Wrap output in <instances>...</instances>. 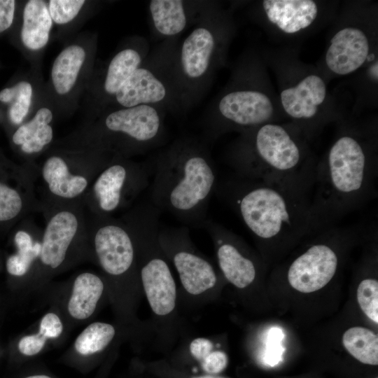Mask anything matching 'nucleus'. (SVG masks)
Segmentation results:
<instances>
[{
    "label": "nucleus",
    "instance_id": "1",
    "mask_svg": "<svg viewBox=\"0 0 378 378\" xmlns=\"http://www.w3.org/2000/svg\"><path fill=\"white\" fill-rule=\"evenodd\" d=\"M150 203L188 227H203L218 174L202 139H177L153 162Z\"/></svg>",
    "mask_w": 378,
    "mask_h": 378
},
{
    "label": "nucleus",
    "instance_id": "2",
    "mask_svg": "<svg viewBox=\"0 0 378 378\" xmlns=\"http://www.w3.org/2000/svg\"><path fill=\"white\" fill-rule=\"evenodd\" d=\"M215 193L259 239L272 240L322 229L309 192L235 175L218 182Z\"/></svg>",
    "mask_w": 378,
    "mask_h": 378
},
{
    "label": "nucleus",
    "instance_id": "3",
    "mask_svg": "<svg viewBox=\"0 0 378 378\" xmlns=\"http://www.w3.org/2000/svg\"><path fill=\"white\" fill-rule=\"evenodd\" d=\"M165 113L149 105L108 108L97 120L55 145L131 158L161 144L166 134Z\"/></svg>",
    "mask_w": 378,
    "mask_h": 378
},
{
    "label": "nucleus",
    "instance_id": "4",
    "mask_svg": "<svg viewBox=\"0 0 378 378\" xmlns=\"http://www.w3.org/2000/svg\"><path fill=\"white\" fill-rule=\"evenodd\" d=\"M376 171L368 163L363 147L344 136L330 148L326 163L316 171L314 212L322 228L331 227L337 217L358 206L369 196Z\"/></svg>",
    "mask_w": 378,
    "mask_h": 378
},
{
    "label": "nucleus",
    "instance_id": "5",
    "mask_svg": "<svg viewBox=\"0 0 378 378\" xmlns=\"http://www.w3.org/2000/svg\"><path fill=\"white\" fill-rule=\"evenodd\" d=\"M245 137L231 160L236 176L310 190L316 172L303 167L299 147L283 127L265 124Z\"/></svg>",
    "mask_w": 378,
    "mask_h": 378
},
{
    "label": "nucleus",
    "instance_id": "6",
    "mask_svg": "<svg viewBox=\"0 0 378 378\" xmlns=\"http://www.w3.org/2000/svg\"><path fill=\"white\" fill-rule=\"evenodd\" d=\"M224 34L214 8L179 42L174 59V80L182 113L205 95L221 57Z\"/></svg>",
    "mask_w": 378,
    "mask_h": 378
},
{
    "label": "nucleus",
    "instance_id": "7",
    "mask_svg": "<svg viewBox=\"0 0 378 378\" xmlns=\"http://www.w3.org/2000/svg\"><path fill=\"white\" fill-rule=\"evenodd\" d=\"M178 43V37L166 38L150 51L106 108L149 105L182 113L173 74Z\"/></svg>",
    "mask_w": 378,
    "mask_h": 378
},
{
    "label": "nucleus",
    "instance_id": "8",
    "mask_svg": "<svg viewBox=\"0 0 378 378\" xmlns=\"http://www.w3.org/2000/svg\"><path fill=\"white\" fill-rule=\"evenodd\" d=\"M36 163L41 202L55 204L82 200L92 182L111 157L95 152L55 146Z\"/></svg>",
    "mask_w": 378,
    "mask_h": 378
},
{
    "label": "nucleus",
    "instance_id": "9",
    "mask_svg": "<svg viewBox=\"0 0 378 378\" xmlns=\"http://www.w3.org/2000/svg\"><path fill=\"white\" fill-rule=\"evenodd\" d=\"M148 166L112 156L92 182L82 201L86 211L113 216L130 207L148 186Z\"/></svg>",
    "mask_w": 378,
    "mask_h": 378
},
{
    "label": "nucleus",
    "instance_id": "10",
    "mask_svg": "<svg viewBox=\"0 0 378 378\" xmlns=\"http://www.w3.org/2000/svg\"><path fill=\"white\" fill-rule=\"evenodd\" d=\"M41 203L44 227L38 260L43 268L54 271L65 264L73 248L88 241L85 209L82 200Z\"/></svg>",
    "mask_w": 378,
    "mask_h": 378
},
{
    "label": "nucleus",
    "instance_id": "11",
    "mask_svg": "<svg viewBox=\"0 0 378 378\" xmlns=\"http://www.w3.org/2000/svg\"><path fill=\"white\" fill-rule=\"evenodd\" d=\"M273 114L270 98L258 90L235 88L220 97L203 120L204 138L214 139L225 124L229 127L252 128L265 123Z\"/></svg>",
    "mask_w": 378,
    "mask_h": 378
},
{
    "label": "nucleus",
    "instance_id": "12",
    "mask_svg": "<svg viewBox=\"0 0 378 378\" xmlns=\"http://www.w3.org/2000/svg\"><path fill=\"white\" fill-rule=\"evenodd\" d=\"M85 214L88 241L100 267L113 276L128 272L134 264L136 252L124 222L113 216L97 215L86 210Z\"/></svg>",
    "mask_w": 378,
    "mask_h": 378
},
{
    "label": "nucleus",
    "instance_id": "13",
    "mask_svg": "<svg viewBox=\"0 0 378 378\" xmlns=\"http://www.w3.org/2000/svg\"><path fill=\"white\" fill-rule=\"evenodd\" d=\"M159 241L161 246L170 249L181 282L189 293L200 295L216 285L217 276L213 266L189 248L188 227L160 226Z\"/></svg>",
    "mask_w": 378,
    "mask_h": 378
},
{
    "label": "nucleus",
    "instance_id": "14",
    "mask_svg": "<svg viewBox=\"0 0 378 378\" xmlns=\"http://www.w3.org/2000/svg\"><path fill=\"white\" fill-rule=\"evenodd\" d=\"M148 41L141 36L130 38L110 59L96 88L99 106L98 114L110 104L119 90L150 52Z\"/></svg>",
    "mask_w": 378,
    "mask_h": 378
},
{
    "label": "nucleus",
    "instance_id": "15",
    "mask_svg": "<svg viewBox=\"0 0 378 378\" xmlns=\"http://www.w3.org/2000/svg\"><path fill=\"white\" fill-rule=\"evenodd\" d=\"M214 8V3L207 1H150L148 13L152 30L163 40L178 37L183 31L200 22Z\"/></svg>",
    "mask_w": 378,
    "mask_h": 378
},
{
    "label": "nucleus",
    "instance_id": "16",
    "mask_svg": "<svg viewBox=\"0 0 378 378\" xmlns=\"http://www.w3.org/2000/svg\"><path fill=\"white\" fill-rule=\"evenodd\" d=\"M337 264V255L330 246L314 244L291 263L288 271V282L302 293L318 290L332 279Z\"/></svg>",
    "mask_w": 378,
    "mask_h": 378
},
{
    "label": "nucleus",
    "instance_id": "17",
    "mask_svg": "<svg viewBox=\"0 0 378 378\" xmlns=\"http://www.w3.org/2000/svg\"><path fill=\"white\" fill-rule=\"evenodd\" d=\"M203 228L215 241L218 265L226 279L239 288L249 286L255 278L256 268L236 245L234 235L222 225L208 219Z\"/></svg>",
    "mask_w": 378,
    "mask_h": 378
},
{
    "label": "nucleus",
    "instance_id": "18",
    "mask_svg": "<svg viewBox=\"0 0 378 378\" xmlns=\"http://www.w3.org/2000/svg\"><path fill=\"white\" fill-rule=\"evenodd\" d=\"M141 280L153 312L159 316L169 314L175 307L176 286L170 268L161 256L150 254L140 270Z\"/></svg>",
    "mask_w": 378,
    "mask_h": 378
},
{
    "label": "nucleus",
    "instance_id": "19",
    "mask_svg": "<svg viewBox=\"0 0 378 378\" xmlns=\"http://www.w3.org/2000/svg\"><path fill=\"white\" fill-rule=\"evenodd\" d=\"M369 53V43L360 29L345 28L331 39L326 55L328 68L340 75L350 74L358 69Z\"/></svg>",
    "mask_w": 378,
    "mask_h": 378
},
{
    "label": "nucleus",
    "instance_id": "20",
    "mask_svg": "<svg viewBox=\"0 0 378 378\" xmlns=\"http://www.w3.org/2000/svg\"><path fill=\"white\" fill-rule=\"evenodd\" d=\"M37 178L15 185L0 179V224H10L41 210Z\"/></svg>",
    "mask_w": 378,
    "mask_h": 378
},
{
    "label": "nucleus",
    "instance_id": "21",
    "mask_svg": "<svg viewBox=\"0 0 378 378\" xmlns=\"http://www.w3.org/2000/svg\"><path fill=\"white\" fill-rule=\"evenodd\" d=\"M52 120V111L48 107H41L13 133V143L29 158V164H35L34 159L50 148L54 137Z\"/></svg>",
    "mask_w": 378,
    "mask_h": 378
},
{
    "label": "nucleus",
    "instance_id": "22",
    "mask_svg": "<svg viewBox=\"0 0 378 378\" xmlns=\"http://www.w3.org/2000/svg\"><path fill=\"white\" fill-rule=\"evenodd\" d=\"M262 6L269 20L288 34L308 27L318 14L312 0H265Z\"/></svg>",
    "mask_w": 378,
    "mask_h": 378
},
{
    "label": "nucleus",
    "instance_id": "23",
    "mask_svg": "<svg viewBox=\"0 0 378 378\" xmlns=\"http://www.w3.org/2000/svg\"><path fill=\"white\" fill-rule=\"evenodd\" d=\"M326 94L323 80L316 75H310L296 86L282 91L281 101L285 111L292 118L308 119L314 117Z\"/></svg>",
    "mask_w": 378,
    "mask_h": 378
},
{
    "label": "nucleus",
    "instance_id": "24",
    "mask_svg": "<svg viewBox=\"0 0 378 378\" xmlns=\"http://www.w3.org/2000/svg\"><path fill=\"white\" fill-rule=\"evenodd\" d=\"M15 233L13 241L16 252L6 260V270L12 276L27 274L38 259L41 249L43 228L31 218Z\"/></svg>",
    "mask_w": 378,
    "mask_h": 378
},
{
    "label": "nucleus",
    "instance_id": "25",
    "mask_svg": "<svg viewBox=\"0 0 378 378\" xmlns=\"http://www.w3.org/2000/svg\"><path fill=\"white\" fill-rule=\"evenodd\" d=\"M52 20L44 1H28L23 9L21 40L31 51L43 49L48 43Z\"/></svg>",
    "mask_w": 378,
    "mask_h": 378
},
{
    "label": "nucleus",
    "instance_id": "26",
    "mask_svg": "<svg viewBox=\"0 0 378 378\" xmlns=\"http://www.w3.org/2000/svg\"><path fill=\"white\" fill-rule=\"evenodd\" d=\"M86 59L85 49L76 43L66 46L57 55L50 73L51 82L57 94L64 96L73 90Z\"/></svg>",
    "mask_w": 378,
    "mask_h": 378
},
{
    "label": "nucleus",
    "instance_id": "27",
    "mask_svg": "<svg viewBox=\"0 0 378 378\" xmlns=\"http://www.w3.org/2000/svg\"><path fill=\"white\" fill-rule=\"evenodd\" d=\"M104 288L99 276L91 272L78 274L73 284L68 302L70 315L78 320L89 318L94 312Z\"/></svg>",
    "mask_w": 378,
    "mask_h": 378
},
{
    "label": "nucleus",
    "instance_id": "28",
    "mask_svg": "<svg viewBox=\"0 0 378 378\" xmlns=\"http://www.w3.org/2000/svg\"><path fill=\"white\" fill-rule=\"evenodd\" d=\"M342 343L348 352L360 362L378 364V337L363 327L348 329L342 336Z\"/></svg>",
    "mask_w": 378,
    "mask_h": 378
},
{
    "label": "nucleus",
    "instance_id": "29",
    "mask_svg": "<svg viewBox=\"0 0 378 378\" xmlns=\"http://www.w3.org/2000/svg\"><path fill=\"white\" fill-rule=\"evenodd\" d=\"M113 326L106 323L94 322L90 324L78 336L74 346L83 356H90L104 350L115 336Z\"/></svg>",
    "mask_w": 378,
    "mask_h": 378
},
{
    "label": "nucleus",
    "instance_id": "30",
    "mask_svg": "<svg viewBox=\"0 0 378 378\" xmlns=\"http://www.w3.org/2000/svg\"><path fill=\"white\" fill-rule=\"evenodd\" d=\"M32 97L33 87L29 82L24 80L0 92V101L10 104L8 116L13 124H22L29 113Z\"/></svg>",
    "mask_w": 378,
    "mask_h": 378
},
{
    "label": "nucleus",
    "instance_id": "31",
    "mask_svg": "<svg viewBox=\"0 0 378 378\" xmlns=\"http://www.w3.org/2000/svg\"><path fill=\"white\" fill-rule=\"evenodd\" d=\"M357 299L362 311L376 323H378V281L373 279L363 280L357 289Z\"/></svg>",
    "mask_w": 378,
    "mask_h": 378
},
{
    "label": "nucleus",
    "instance_id": "32",
    "mask_svg": "<svg viewBox=\"0 0 378 378\" xmlns=\"http://www.w3.org/2000/svg\"><path fill=\"white\" fill-rule=\"evenodd\" d=\"M83 0H50L48 8L52 22L57 24H66L74 20L84 5Z\"/></svg>",
    "mask_w": 378,
    "mask_h": 378
},
{
    "label": "nucleus",
    "instance_id": "33",
    "mask_svg": "<svg viewBox=\"0 0 378 378\" xmlns=\"http://www.w3.org/2000/svg\"><path fill=\"white\" fill-rule=\"evenodd\" d=\"M283 337L284 334L279 328H272L269 331L263 357L264 362L268 365L274 366L280 362L284 353V348L281 344Z\"/></svg>",
    "mask_w": 378,
    "mask_h": 378
},
{
    "label": "nucleus",
    "instance_id": "34",
    "mask_svg": "<svg viewBox=\"0 0 378 378\" xmlns=\"http://www.w3.org/2000/svg\"><path fill=\"white\" fill-rule=\"evenodd\" d=\"M46 338L37 334L27 335L20 339L18 342V350L25 356H33L38 354L43 349Z\"/></svg>",
    "mask_w": 378,
    "mask_h": 378
},
{
    "label": "nucleus",
    "instance_id": "35",
    "mask_svg": "<svg viewBox=\"0 0 378 378\" xmlns=\"http://www.w3.org/2000/svg\"><path fill=\"white\" fill-rule=\"evenodd\" d=\"M63 331V325L59 316L54 313L46 314L41 319L39 333L47 338H57Z\"/></svg>",
    "mask_w": 378,
    "mask_h": 378
},
{
    "label": "nucleus",
    "instance_id": "36",
    "mask_svg": "<svg viewBox=\"0 0 378 378\" xmlns=\"http://www.w3.org/2000/svg\"><path fill=\"white\" fill-rule=\"evenodd\" d=\"M203 370L209 374H218L227 367L228 358L221 351H211L202 362Z\"/></svg>",
    "mask_w": 378,
    "mask_h": 378
},
{
    "label": "nucleus",
    "instance_id": "37",
    "mask_svg": "<svg viewBox=\"0 0 378 378\" xmlns=\"http://www.w3.org/2000/svg\"><path fill=\"white\" fill-rule=\"evenodd\" d=\"M15 10V1L0 0V33L11 26L14 20Z\"/></svg>",
    "mask_w": 378,
    "mask_h": 378
},
{
    "label": "nucleus",
    "instance_id": "38",
    "mask_svg": "<svg viewBox=\"0 0 378 378\" xmlns=\"http://www.w3.org/2000/svg\"><path fill=\"white\" fill-rule=\"evenodd\" d=\"M214 348L212 342L206 338L199 337L193 340L190 344V351L192 356L202 361Z\"/></svg>",
    "mask_w": 378,
    "mask_h": 378
},
{
    "label": "nucleus",
    "instance_id": "39",
    "mask_svg": "<svg viewBox=\"0 0 378 378\" xmlns=\"http://www.w3.org/2000/svg\"><path fill=\"white\" fill-rule=\"evenodd\" d=\"M22 378H53L50 375L44 373H33L26 375Z\"/></svg>",
    "mask_w": 378,
    "mask_h": 378
},
{
    "label": "nucleus",
    "instance_id": "40",
    "mask_svg": "<svg viewBox=\"0 0 378 378\" xmlns=\"http://www.w3.org/2000/svg\"><path fill=\"white\" fill-rule=\"evenodd\" d=\"M370 74L372 76H373L376 80L377 79V62L374 64L371 68H370Z\"/></svg>",
    "mask_w": 378,
    "mask_h": 378
},
{
    "label": "nucleus",
    "instance_id": "41",
    "mask_svg": "<svg viewBox=\"0 0 378 378\" xmlns=\"http://www.w3.org/2000/svg\"><path fill=\"white\" fill-rule=\"evenodd\" d=\"M192 378H226L223 377H219V376H214V375H205V376H200V377H195Z\"/></svg>",
    "mask_w": 378,
    "mask_h": 378
}]
</instances>
